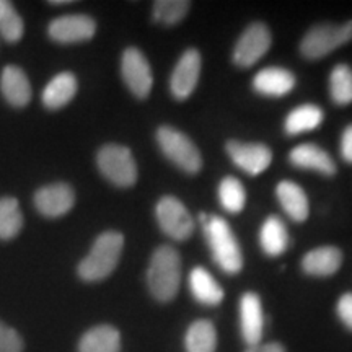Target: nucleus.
<instances>
[{
    "mask_svg": "<svg viewBox=\"0 0 352 352\" xmlns=\"http://www.w3.org/2000/svg\"><path fill=\"white\" fill-rule=\"evenodd\" d=\"M147 285L158 302H171L182 285V256L173 246L162 245L153 252L147 270Z\"/></svg>",
    "mask_w": 352,
    "mask_h": 352,
    "instance_id": "nucleus-1",
    "label": "nucleus"
},
{
    "mask_svg": "<svg viewBox=\"0 0 352 352\" xmlns=\"http://www.w3.org/2000/svg\"><path fill=\"white\" fill-rule=\"evenodd\" d=\"M124 236L120 232L108 230L101 233L91 246L90 253L78 264L77 272L85 283H98L107 279L120 263Z\"/></svg>",
    "mask_w": 352,
    "mask_h": 352,
    "instance_id": "nucleus-2",
    "label": "nucleus"
},
{
    "mask_svg": "<svg viewBox=\"0 0 352 352\" xmlns=\"http://www.w3.org/2000/svg\"><path fill=\"white\" fill-rule=\"evenodd\" d=\"M206 239L214 263L227 274H239L243 270V254L235 233L226 219L220 215H209L202 223Z\"/></svg>",
    "mask_w": 352,
    "mask_h": 352,
    "instance_id": "nucleus-3",
    "label": "nucleus"
},
{
    "mask_svg": "<svg viewBox=\"0 0 352 352\" xmlns=\"http://www.w3.org/2000/svg\"><path fill=\"white\" fill-rule=\"evenodd\" d=\"M155 138L160 151L171 164L188 175L199 173L202 168L201 152L186 134L171 126H160Z\"/></svg>",
    "mask_w": 352,
    "mask_h": 352,
    "instance_id": "nucleus-4",
    "label": "nucleus"
},
{
    "mask_svg": "<svg viewBox=\"0 0 352 352\" xmlns=\"http://www.w3.org/2000/svg\"><path fill=\"white\" fill-rule=\"evenodd\" d=\"M96 165L101 175L118 188H131L138 182V165L131 151L124 145L108 144L100 148Z\"/></svg>",
    "mask_w": 352,
    "mask_h": 352,
    "instance_id": "nucleus-5",
    "label": "nucleus"
},
{
    "mask_svg": "<svg viewBox=\"0 0 352 352\" xmlns=\"http://www.w3.org/2000/svg\"><path fill=\"white\" fill-rule=\"evenodd\" d=\"M352 39V20L342 25L323 23L316 25L307 32L300 41V52L307 59H321L342 44Z\"/></svg>",
    "mask_w": 352,
    "mask_h": 352,
    "instance_id": "nucleus-6",
    "label": "nucleus"
},
{
    "mask_svg": "<svg viewBox=\"0 0 352 352\" xmlns=\"http://www.w3.org/2000/svg\"><path fill=\"white\" fill-rule=\"evenodd\" d=\"M155 217L162 232L175 241L188 240L195 232V219L178 197H162L157 202Z\"/></svg>",
    "mask_w": 352,
    "mask_h": 352,
    "instance_id": "nucleus-7",
    "label": "nucleus"
},
{
    "mask_svg": "<svg viewBox=\"0 0 352 352\" xmlns=\"http://www.w3.org/2000/svg\"><path fill=\"white\" fill-rule=\"evenodd\" d=\"M272 36L270 28L261 21H254L241 33L235 44L232 59L239 67H252L270 51Z\"/></svg>",
    "mask_w": 352,
    "mask_h": 352,
    "instance_id": "nucleus-8",
    "label": "nucleus"
},
{
    "mask_svg": "<svg viewBox=\"0 0 352 352\" xmlns=\"http://www.w3.org/2000/svg\"><path fill=\"white\" fill-rule=\"evenodd\" d=\"M121 76L131 94L147 98L152 91L153 76L147 57L138 47H127L121 59Z\"/></svg>",
    "mask_w": 352,
    "mask_h": 352,
    "instance_id": "nucleus-9",
    "label": "nucleus"
},
{
    "mask_svg": "<svg viewBox=\"0 0 352 352\" xmlns=\"http://www.w3.org/2000/svg\"><path fill=\"white\" fill-rule=\"evenodd\" d=\"M226 148L233 164L252 176L264 173L272 162L271 148L264 144L230 140V142H227Z\"/></svg>",
    "mask_w": 352,
    "mask_h": 352,
    "instance_id": "nucleus-10",
    "label": "nucleus"
},
{
    "mask_svg": "<svg viewBox=\"0 0 352 352\" xmlns=\"http://www.w3.org/2000/svg\"><path fill=\"white\" fill-rule=\"evenodd\" d=\"M201 76V54L191 47L176 63L170 78V91L176 100H188L192 95Z\"/></svg>",
    "mask_w": 352,
    "mask_h": 352,
    "instance_id": "nucleus-11",
    "label": "nucleus"
},
{
    "mask_svg": "<svg viewBox=\"0 0 352 352\" xmlns=\"http://www.w3.org/2000/svg\"><path fill=\"white\" fill-rule=\"evenodd\" d=\"M96 23L88 15H65L52 20L47 28L50 38L56 43L72 44L88 41L95 36Z\"/></svg>",
    "mask_w": 352,
    "mask_h": 352,
    "instance_id": "nucleus-12",
    "label": "nucleus"
},
{
    "mask_svg": "<svg viewBox=\"0 0 352 352\" xmlns=\"http://www.w3.org/2000/svg\"><path fill=\"white\" fill-rule=\"evenodd\" d=\"M76 204V192L65 183H54L38 189L34 206L44 217L56 219L65 215Z\"/></svg>",
    "mask_w": 352,
    "mask_h": 352,
    "instance_id": "nucleus-13",
    "label": "nucleus"
},
{
    "mask_svg": "<svg viewBox=\"0 0 352 352\" xmlns=\"http://www.w3.org/2000/svg\"><path fill=\"white\" fill-rule=\"evenodd\" d=\"M264 315L258 294L245 292L240 298V333L246 346H256L263 340Z\"/></svg>",
    "mask_w": 352,
    "mask_h": 352,
    "instance_id": "nucleus-14",
    "label": "nucleus"
},
{
    "mask_svg": "<svg viewBox=\"0 0 352 352\" xmlns=\"http://www.w3.org/2000/svg\"><path fill=\"white\" fill-rule=\"evenodd\" d=\"M296 87V77L287 69L283 67H266L254 76L253 88L254 91L263 96L280 98L285 96Z\"/></svg>",
    "mask_w": 352,
    "mask_h": 352,
    "instance_id": "nucleus-15",
    "label": "nucleus"
},
{
    "mask_svg": "<svg viewBox=\"0 0 352 352\" xmlns=\"http://www.w3.org/2000/svg\"><path fill=\"white\" fill-rule=\"evenodd\" d=\"M289 160L297 168L314 170L324 176H333L336 173V164L331 155L315 144L297 145L294 151H290Z\"/></svg>",
    "mask_w": 352,
    "mask_h": 352,
    "instance_id": "nucleus-16",
    "label": "nucleus"
},
{
    "mask_svg": "<svg viewBox=\"0 0 352 352\" xmlns=\"http://www.w3.org/2000/svg\"><path fill=\"white\" fill-rule=\"evenodd\" d=\"M342 264V253L336 246H320V248L308 252L302 259V270L308 276L328 277Z\"/></svg>",
    "mask_w": 352,
    "mask_h": 352,
    "instance_id": "nucleus-17",
    "label": "nucleus"
},
{
    "mask_svg": "<svg viewBox=\"0 0 352 352\" xmlns=\"http://www.w3.org/2000/svg\"><path fill=\"white\" fill-rule=\"evenodd\" d=\"M189 290L196 302L206 307H217L223 300V289L214 276L202 266L192 267L189 272Z\"/></svg>",
    "mask_w": 352,
    "mask_h": 352,
    "instance_id": "nucleus-18",
    "label": "nucleus"
},
{
    "mask_svg": "<svg viewBox=\"0 0 352 352\" xmlns=\"http://www.w3.org/2000/svg\"><path fill=\"white\" fill-rule=\"evenodd\" d=\"M0 88L6 100L12 107L23 108L32 100V85H30L26 74L16 65H8L3 69Z\"/></svg>",
    "mask_w": 352,
    "mask_h": 352,
    "instance_id": "nucleus-19",
    "label": "nucleus"
},
{
    "mask_svg": "<svg viewBox=\"0 0 352 352\" xmlns=\"http://www.w3.org/2000/svg\"><path fill=\"white\" fill-rule=\"evenodd\" d=\"M78 352H121V333L111 324L90 328L78 341Z\"/></svg>",
    "mask_w": 352,
    "mask_h": 352,
    "instance_id": "nucleus-20",
    "label": "nucleus"
},
{
    "mask_svg": "<svg viewBox=\"0 0 352 352\" xmlns=\"http://www.w3.org/2000/svg\"><path fill=\"white\" fill-rule=\"evenodd\" d=\"M276 196L285 214L296 222H305L310 212V204L305 191L292 182H280L276 186Z\"/></svg>",
    "mask_w": 352,
    "mask_h": 352,
    "instance_id": "nucleus-21",
    "label": "nucleus"
},
{
    "mask_svg": "<svg viewBox=\"0 0 352 352\" xmlns=\"http://www.w3.org/2000/svg\"><path fill=\"white\" fill-rule=\"evenodd\" d=\"M259 245L267 256H280L289 248V233L283 219L270 215L259 230Z\"/></svg>",
    "mask_w": 352,
    "mask_h": 352,
    "instance_id": "nucleus-22",
    "label": "nucleus"
},
{
    "mask_svg": "<svg viewBox=\"0 0 352 352\" xmlns=\"http://www.w3.org/2000/svg\"><path fill=\"white\" fill-rule=\"evenodd\" d=\"M77 78L72 72H60L43 91V103L50 109H59L72 101L77 94Z\"/></svg>",
    "mask_w": 352,
    "mask_h": 352,
    "instance_id": "nucleus-23",
    "label": "nucleus"
},
{
    "mask_svg": "<svg viewBox=\"0 0 352 352\" xmlns=\"http://www.w3.org/2000/svg\"><path fill=\"white\" fill-rule=\"evenodd\" d=\"M186 352H215L217 349V331L212 321L196 320L189 324L184 334Z\"/></svg>",
    "mask_w": 352,
    "mask_h": 352,
    "instance_id": "nucleus-24",
    "label": "nucleus"
},
{
    "mask_svg": "<svg viewBox=\"0 0 352 352\" xmlns=\"http://www.w3.org/2000/svg\"><path fill=\"white\" fill-rule=\"evenodd\" d=\"M323 120L324 113L320 107L302 104V107H297L287 114L284 122V131L287 135H298L320 127Z\"/></svg>",
    "mask_w": 352,
    "mask_h": 352,
    "instance_id": "nucleus-25",
    "label": "nucleus"
},
{
    "mask_svg": "<svg viewBox=\"0 0 352 352\" xmlns=\"http://www.w3.org/2000/svg\"><path fill=\"white\" fill-rule=\"evenodd\" d=\"M220 206L228 214H240L246 204V191L241 182L235 176H226L219 184Z\"/></svg>",
    "mask_w": 352,
    "mask_h": 352,
    "instance_id": "nucleus-26",
    "label": "nucleus"
},
{
    "mask_svg": "<svg viewBox=\"0 0 352 352\" xmlns=\"http://www.w3.org/2000/svg\"><path fill=\"white\" fill-rule=\"evenodd\" d=\"M23 227V214L13 197L0 199V240H12Z\"/></svg>",
    "mask_w": 352,
    "mask_h": 352,
    "instance_id": "nucleus-27",
    "label": "nucleus"
},
{
    "mask_svg": "<svg viewBox=\"0 0 352 352\" xmlns=\"http://www.w3.org/2000/svg\"><path fill=\"white\" fill-rule=\"evenodd\" d=\"M329 95L336 104L352 103V69L346 64H338L329 76Z\"/></svg>",
    "mask_w": 352,
    "mask_h": 352,
    "instance_id": "nucleus-28",
    "label": "nucleus"
},
{
    "mask_svg": "<svg viewBox=\"0 0 352 352\" xmlns=\"http://www.w3.org/2000/svg\"><path fill=\"white\" fill-rule=\"evenodd\" d=\"M189 7H191V2H184V0H157L153 3L152 16L157 23L171 26L179 23L186 16Z\"/></svg>",
    "mask_w": 352,
    "mask_h": 352,
    "instance_id": "nucleus-29",
    "label": "nucleus"
},
{
    "mask_svg": "<svg viewBox=\"0 0 352 352\" xmlns=\"http://www.w3.org/2000/svg\"><path fill=\"white\" fill-rule=\"evenodd\" d=\"M25 25L12 2L0 0V34L8 43H15L23 36Z\"/></svg>",
    "mask_w": 352,
    "mask_h": 352,
    "instance_id": "nucleus-30",
    "label": "nucleus"
},
{
    "mask_svg": "<svg viewBox=\"0 0 352 352\" xmlns=\"http://www.w3.org/2000/svg\"><path fill=\"white\" fill-rule=\"evenodd\" d=\"M0 352H23V340L15 329L0 321Z\"/></svg>",
    "mask_w": 352,
    "mask_h": 352,
    "instance_id": "nucleus-31",
    "label": "nucleus"
},
{
    "mask_svg": "<svg viewBox=\"0 0 352 352\" xmlns=\"http://www.w3.org/2000/svg\"><path fill=\"white\" fill-rule=\"evenodd\" d=\"M336 311L340 320L344 323V327L352 331V292L342 294L338 300Z\"/></svg>",
    "mask_w": 352,
    "mask_h": 352,
    "instance_id": "nucleus-32",
    "label": "nucleus"
},
{
    "mask_svg": "<svg viewBox=\"0 0 352 352\" xmlns=\"http://www.w3.org/2000/svg\"><path fill=\"white\" fill-rule=\"evenodd\" d=\"M341 155L347 164H352V124L347 126L344 132H342Z\"/></svg>",
    "mask_w": 352,
    "mask_h": 352,
    "instance_id": "nucleus-33",
    "label": "nucleus"
},
{
    "mask_svg": "<svg viewBox=\"0 0 352 352\" xmlns=\"http://www.w3.org/2000/svg\"><path fill=\"white\" fill-rule=\"evenodd\" d=\"M245 352H285V347L279 342H259L256 346H250Z\"/></svg>",
    "mask_w": 352,
    "mask_h": 352,
    "instance_id": "nucleus-34",
    "label": "nucleus"
}]
</instances>
